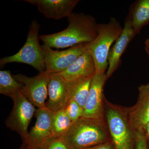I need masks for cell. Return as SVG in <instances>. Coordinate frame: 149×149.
<instances>
[{
  "label": "cell",
  "mask_w": 149,
  "mask_h": 149,
  "mask_svg": "<svg viewBox=\"0 0 149 149\" xmlns=\"http://www.w3.org/2000/svg\"><path fill=\"white\" fill-rule=\"evenodd\" d=\"M68 26L60 32L41 35L43 44L53 48L63 49L91 42L97 37L95 19L84 13H72L68 17Z\"/></svg>",
  "instance_id": "1"
},
{
  "label": "cell",
  "mask_w": 149,
  "mask_h": 149,
  "mask_svg": "<svg viewBox=\"0 0 149 149\" xmlns=\"http://www.w3.org/2000/svg\"><path fill=\"white\" fill-rule=\"evenodd\" d=\"M19 149H41L40 147L35 146L29 144L22 143Z\"/></svg>",
  "instance_id": "24"
},
{
  "label": "cell",
  "mask_w": 149,
  "mask_h": 149,
  "mask_svg": "<svg viewBox=\"0 0 149 149\" xmlns=\"http://www.w3.org/2000/svg\"><path fill=\"white\" fill-rule=\"evenodd\" d=\"M40 28V24L37 20H33L29 26L27 40L24 46L15 54L1 58V66L8 63H19L29 65L40 72L46 71L45 59L39 42Z\"/></svg>",
  "instance_id": "5"
},
{
  "label": "cell",
  "mask_w": 149,
  "mask_h": 149,
  "mask_svg": "<svg viewBox=\"0 0 149 149\" xmlns=\"http://www.w3.org/2000/svg\"><path fill=\"white\" fill-rule=\"evenodd\" d=\"M145 50H146V52L147 54H148V56L149 57V44H146L145 43Z\"/></svg>",
  "instance_id": "26"
},
{
  "label": "cell",
  "mask_w": 149,
  "mask_h": 149,
  "mask_svg": "<svg viewBox=\"0 0 149 149\" xmlns=\"http://www.w3.org/2000/svg\"><path fill=\"white\" fill-rule=\"evenodd\" d=\"M54 113L47 107L37 109L35 114L36 118L35 125L28 132L26 138L22 140V143L40 147L52 137V122Z\"/></svg>",
  "instance_id": "10"
},
{
  "label": "cell",
  "mask_w": 149,
  "mask_h": 149,
  "mask_svg": "<svg viewBox=\"0 0 149 149\" xmlns=\"http://www.w3.org/2000/svg\"><path fill=\"white\" fill-rule=\"evenodd\" d=\"M136 35L132 27L130 15L128 14L125 18L122 33L109 51L108 59V67L106 73L107 79L110 77L118 68L121 62V56Z\"/></svg>",
  "instance_id": "11"
},
{
  "label": "cell",
  "mask_w": 149,
  "mask_h": 149,
  "mask_svg": "<svg viewBox=\"0 0 149 149\" xmlns=\"http://www.w3.org/2000/svg\"><path fill=\"white\" fill-rule=\"evenodd\" d=\"M63 137L73 149H88L111 140L105 118H81Z\"/></svg>",
  "instance_id": "2"
},
{
  "label": "cell",
  "mask_w": 149,
  "mask_h": 149,
  "mask_svg": "<svg viewBox=\"0 0 149 149\" xmlns=\"http://www.w3.org/2000/svg\"><path fill=\"white\" fill-rule=\"evenodd\" d=\"M88 149H116L111 140L103 143Z\"/></svg>",
  "instance_id": "23"
},
{
  "label": "cell",
  "mask_w": 149,
  "mask_h": 149,
  "mask_svg": "<svg viewBox=\"0 0 149 149\" xmlns=\"http://www.w3.org/2000/svg\"></svg>",
  "instance_id": "28"
},
{
  "label": "cell",
  "mask_w": 149,
  "mask_h": 149,
  "mask_svg": "<svg viewBox=\"0 0 149 149\" xmlns=\"http://www.w3.org/2000/svg\"><path fill=\"white\" fill-rule=\"evenodd\" d=\"M10 98L13 102V108L6 120V125L18 133L23 140L28 134V126L37 109L21 90Z\"/></svg>",
  "instance_id": "6"
},
{
  "label": "cell",
  "mask_w": 149,
  "mask_h": 149,
  "mask_svg": "<svg viewBox=\"0 0 149 149\" xmlns=\"http://www.w3.org/2000/svg\"><path fill=\"white\" fill-rule=\"evenodd\" d=\"M37 7L38 10L46 18L61 19L68 17L72 13L79 0H25Z\"/></svg>",
  "instance_id": "13"
},
{
  "label": "cell",
  "mask_w": 149,
  "mask_h": 149,
  "mask_svg": "<svg viewBox=\"0 0 149 149\" xmlns=\"http://www.w3.org/2000/svg\"><path fill=\"white\" fill-rule=\"evenodd\" d=\"M148 141L145 130L136 131L135 149H149Z\"/></svg>",
  "instance_id": "22"
},
{
  "label": "cell",
  "mask_w": 149,
  "mask_h": 149,
  "mask_svg": "<svg viewBox=\"0 0 149 149\" xmlns=\"http://www.w3.org/2000/svg\"><path fill=\"white\" fill-rule=\"evenodd\" d=\"M64 109L73 123L83 117L84 108L72 99L69 100Z\"/></svg>",
  "instance_id": "21"
},
{
  "label": "cell",
  "mask_w": 149,
  "mask_h": 149,
  "mask_svg": "<svg viewBox=\"0 0 149 149\" xmlns=\"http://www.w3.org/2000/svg\"><path fill=\"white\" fill-rule=\"evenodd\" d=\"M104 118L116 149H135L136 132L128 120V108L113 104L104 98Z\"/></svg>",
  "instance_id": "3"
},
{
  "label": "cell",
  "mask_w": 149,
  "mask_h": 149,
  "mask_svg": "<svg viewBox=\"0 0 149 149\" xmlns=\"http://www.w3.org/2000/svg\"><path fill=\"white\" fill-rule=\"evenodd\" d=\"M41 149H73L63 136L51 137L40 147Z\"/></svg>",
  "instance_id": "20"
},
{
  "label": "cell",
  "mask_w": 149,
  "mask_h": 149,
  "mask_svg": "<svg viewBox=\"0 0 149 149\" xmlns=\"http://www.w3.org/2000/svg\"><path fill=\"white\" fill-rule=\"evenodd\" d=\"M132 27L136 35L142 27L149 23V0H140L134 3L129 12Z\"/></svg>",
  "instance_id": "16"
},
{
  "label": "cell",
  "mask_w": 149,
  "mask_h": 149,
  "mask_svg": "<svg viewBox=\"0 0 149 149\" xmlns=\"http://www.w3.org/2000/svg\"><path fill=\"white\" fill-rule=\"evenodd\" d=\"M48 95L49 100L46 106L54 112L64 109L68 102V84L58 73L50 74Z\"/></svg>",
  "instance_id": "15"
},
{
  "label": "cell",
  "mask_w": 149,
  "mask_h": 149,
  "mask_svg": "<svg viewBox=\"0 0 149 149\" xmlns=\"http://www.w3.org/2000/svg\"><path fill=\"white\" fill-rule=\"evenodd\" d=\"M138 89L137 102L128 108V120L135 132L144 130L149 123V83L141 85Z\"/></svg>",
  "instance_id": "12"
},
{
  "label": "cell",
  "mask_w": 149,
  "mask_h": 149,
  "mask_svg": "<svg viewBox=\"0 0 149 149\" xmlns=\"http://www.w3.org/2000/svg\"><path fill=\"white\" fill-rule=\"evenodd\" d=\"M50 74L45 71L33 77L21 74L13 76L23 85L21 91L25 97L35 107L40 109L47 107L45 100L48 95Z\"/></svg>",
  "instance_id": "8"
},
{
  "label": "cell",
  "mask_w": 149,
  "mask_h": 149,
  "mask_svg": "<svg viewBox=\"0 0 149 149\" xmlns=\"http://www.w3.org/2000/svg\"><path fill=\"white\" fill-rule=\"evenodd\" d=\"M48 73H60L65 70L80 56L88 50L86 44L73 46L64 51L54 50L44 45H41Z\"/></svg>",
  "instance_id": "7"
},
{
  "label": "cell",
  "mask_w": 149,
  "mask_h": 149,
  "mask_svg": "<svg viewBox=\"0 0 149 149\" xmlns=\"http://www.w3.org/2000/svg\"><path fill=\"white\" fill-rule=\"evenodd\" d=\"M93 77L85 78L71 83L67 82L69 100H74L84 109L88 100Z\"/></svg>",
  "instance_id": "17"
},
{
  "label": "cell",
  "mask_w": 149,
  "mask_h": 149,
  "mask_svg": "<svg viewBox=\"0 0 149 149\" xmlns=\"http://www.w3.org/2000/svg\"><path fill=\"white\" fill-rule=\"evenodd\" d=\"M123 29V27L114 17H111L107 23L97 24V37L86 44L95 64L96 73H105L111 45L120 36Z\"/></svg>",
  "instance_id": "4"
},
{
  "label": "cell",
  "mask_w": 149,
  "mask_h": 149,
  "mask_svg": "<svg viewBox=\"0 0 149 149\" xmlns=\"http://www.w3.org/2000/svg\"><path fill=\"white\" fill-rule=\"evenodd\" d=\"M107 80L106 73H96L93 76L83 117L98 119L105 118L103 88Z\"/></svg>",
  "instance_id": "9"
},
{
  "label": "cell",
  "mask_w": 149,
  "mask_h": 149,
  "mask_svg": "<svg viewBox=\"0 0 149 149\" xmlns=\"http://www.w3.org/2000/svg\"><path fill=\"white\" fill-rule=\"evenodd\" d=\"M72 123L64 109L55 112L52 122V137L64 136L72 126Z\"/></svg>",
  "instance_id": "18"
},
{
  "label": "cell",
  "mask_w": 149,
  "mask_h": 149,
  "mask_svg": "<svg viewBox=\"0 0 149 149\" xmlns=\"http://www.w3.org/2000/svg\"><path fill=\"white\" fill-rule=\"evenodd\" d=\"M145 43H146V44H149V38L146 40Z\"/></svg>",
  "instance_id": "27"
},
{
  "label": "cell",
  "mask_w": 149,
  "mask_h": 149,
  "mask_svg": "<svg viewBox=\"0 0 149 149\" xmlns=\"http://www.w3.org/2000/svg\"><path fill=\"white\" fill-rule=\"evenodd\" d=\"M23 87L11 74L9 70L0 71V93L11 97L15 93L21 91Z\"/></svg>",
  "instance_id": "19"
},
{
  "label": "cell",
  "mask_w": 149,
  "mask_h": 149,
  "mask_svg": "<svg viewBox=\"0 0 149 149\" xmlns=\"http://www.w3.org/2000/svg\"><path fill=\"white\" fill-rule=\"evenodd\" d=\"M95 64L88 50L80 56L65 70L58 73L68 83L93 77L95 74Z\"/></svg>",
  "instance_id": "14"
},
{
  "label": "cell",
  "mask_w": 149,
  "mask_h": 149,
  "mask_svg": "<svg viewBox=\"0 0 149 149\" xmlns=\"http://www.w3.org/2000/svg\"><path fill=\"white\" fill-rule=\"evenodd\" d=\"M144 130L146 135L148 141H149V123H148L146 126L145 127Z\"/></svg>",
  "instance_id": "25"
}]
</instances>
